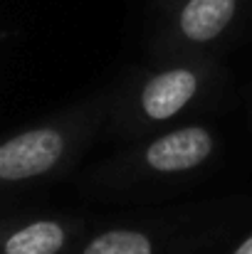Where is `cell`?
I'll use <instances>...</instances> for the list:
<instances>
[{
    "mask_svg": "<svg viewBox=\"0 0 252 254\" xmlns=\"http://www.w3.org/2000/svg\"><path fill=\"white\" fill-rule=\"evenodd\" d=\"M215 62L205 55L164 57V64L136 74L114 96L111 119L126 136H149L166 128L210 91Z\"/></svg>",
    "mask_w": 252,
    "mask_h": 254,
    "instance_id": "cell-1",
    "label": "cell"
},
{
    "mask_svg": "<svg viewBox=\"0 0 252 254\" xmlns=\"http://www.w3.org/2000/svg\"><path fill=\"white\" fill-rule=\"evenodd\" d=\"M218 151V136L203 124H185L144 136L109 173L116 180H161L203 168Z\"/></svg>",
    "mask_w": 252,
    "mask_h": 254,
    "instance_id": "cell-2",
    "label": "cell"
},
{
    "mask_svg": "<svg viewBox=\"0 0 252 254\" xmlns=\"http://www.w3.org/2000/svg\"><path fill=\"white\" fill-rule=\"evenodd\" d=\"M164 15L156 35L161 57L205 55L240 17L245 0H161Z\"/></svg>",
    "mask_w": 252,
    "mask_h": 254,
    "instance_id": "cell-3",
    "label": "cell"
},
{
    "mask_svg": "<svg viewBox=\"0 0 252 254\" xmlns=\"http://www.w3.org/2000/svg\"><path fill=\"white\" fill-rule=\"evenodd\" d=\"M80 227L82 225L52 217L27 222L5 237L2 254H65L82 232Z\"/></svg>",
    "mask_w": 252,
    "mask_h": 254,
    "instance_id": "cell-4",
    "label": "cell"
},
{
    "mask_svg": "<svg viewBox=\"0 0 252 254\" xmlns=\"http://www.w3.org/2000/svg\"><path fill=\"white\" fill-rule=\"evenodd\" d=\"M77 254H159V237L144 227H106L86 237Z\"/></svg>",
    "mask_w": 252,
    "mask_h": 254,
    "instance_id": "cell-5",
    "label": "cell"
},
{
    "mask_svg": "<svg viewBox=\"0 0 252 254\" xmlns=\"http://www.w3.org/2000/svg\"><path fill=\"white\" fill-rule=\"evenodd\" d=\"M230 254H252V232H250V235H248V237H245V240H243V242H240V245H238V247H235V250H233Z\"/></svg>",
    "mask_w": 252,
    "mask_h": 254,
    "instance_id": "cell-6",
    "label": "cell"
}]
</instances>
